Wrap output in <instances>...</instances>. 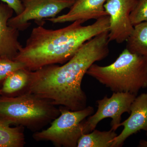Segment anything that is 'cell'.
<instances>
[{
  "instance_id": "8992f818",
  "label": "cell",
  "mask_w": 147,
  "mask_h": 147,
  "mask_svg": "<svg viewBox=\"0 0 147 147\" xmlns=\"http://www.w3.org/2000/svg\"><path fill=\"white\" fill-rule=\"evenodd\" d=\"M137 96L129 92H113L110 98L105 96L97 100V111L82 122L83 134L91 132L100 121L107 118L112 119L111 129L116 131L120 127L122 115L125 113L130 114L131 103Z\"/></svg>"
},
{
  "instance_id": "7a4b0ae2",
  "label": "cell",
  "mask_w": 147,
  "mask_h": 147,
  "mask_svg": "<svg viewBox=\"0 0 147 147\" xmlns=\"http://www.w3.org/2000/svg\"><path fill=\"white\" fill-rule=\"evenodd\" d=\"M109 16H106L87 26L76 21L57 30L35 27L14 60L23 63L25 68L30 71L46 65L65 63L84 43L109 31Z\"/></svg>"
},
{
  "instance_id": "9c48e42d",
  "label": "cell",
  "mask_w": 147,
  "mask_h": 147,
  "mask_svg": "<svg viewBox=\"0 0 147 147\" xmlns=\"http://www.w3.org/2000/svg\"><path fill=\"white\" fill-rule=\"evenodd\" d=\"M130 116L120 124L123 130L113 140L112 147L122 146L129 137L144 130L147 132V93L136 96L131 103Z\"/></svg>"
},
{
  "instance_id": "52a82bcc",
  "label": "cell",
  "mask_w": 147,
  "mask_h": 147,
  "mask_svg": "<svg viewBox=\"0 0 147 147\" xmlns=\"http://www.w3.org/2000/svg\"><path fill=\"white\" fill-rule=\"evenodd\" d=\"M24 7L20 14L9 20V26L20 31L28 28L29 21H37L56 17L62 11L70 8L74 1L69 0H21Z\"/></svg>"
},
{
  "instance_id": "30bf717a",
  "label": "cell",
  "mask_w": 147,
  "mask_h": 147,
  "mask_svg": "<svg viewBox=\"0 0 147 147\" xmlns=\"http://www.w3.org/2000/svg\"><path fill=\"white\" fill-rule=\"evenodd\" d=\"M107 0H74L67 13L57 17L47 18L53 24H62L76 21L83 23L91 19L96 20L108 16L104 8Z\"/></svg>"
},
{
  "instance_id": "9a60e30c",
  "label": "cell",
  "mask_w": 147,
  "mask_h": 147,
  "mask_svg": "<svg viewBox=\"0 0 147 147\" xmlns=\"http://www.w3.org/2000/svg\"><path fill=\"white\" fill-rule=\"evenodd\" d=\"M30 71L23 68L11 74L4 80L2 93L11 94L22 90H26L30 82Z\"/></svg>"
},
{
  "instance_id": "d6986e66",
  "label": "cell",
  "mask_w": 147,
  "mask_h": 147,
  "mask_svg": "<svg viewBox=\"0 0 147 147\" xmlns=\"http://www.w3.org/2000/svg\"><path fill=\"white\" fill-rule=\"evenodd\" d=\"M139 147H147V141L145 140H141L139 142Z\"/></svg>"
},
{
  "instance_id": "5bb4252c",
  "label": "cell",
  "mask_w": 147,
  "mask_h": 147,
  "mask_svg": "<svg viewBox=\"0 0 147 147\" xmlns=\"http://www.w3.org/2000/svg\"><path fill=\"white\" fill-rule=\"evenodd\" d=\"M117 134L115 131H100L94 129L90 133L83 134L79 138L78 147H112L113 140Z\"/></svg>"
},
{
  "instance_id": "3957f363",
  "label": "cell",
  "mask_w": 147,
  "mask_h": 147,
  "mask_svg": "<svg viewBox=\"0 0 147 147\" xmlns=\"http://www.w3.org/2000/svg\"><path fill=\"white\" fill-rule=\"evenodd\" d=\"M86 74L113 92L137 96L140 90L147 88V60L125 48L113 63L105 66L94 63Z\"/></svg>"
},
{
  "instance_id": "7c38bea8",
  "label": "cell",
  "mask_w": 147,
  "mask_h": 147,
  "mask_svg": "<svg viewBox=\"0 0 147 147\" xmlns=\"http://www.w3.org/2000/svg\"><path fill=\"white\" fill-rule=\"evenodd\" d=\"M126 49L147 60V22L134 26L133 31L126 40Z\"/></svg>"
},
{
  "instance_id": "ffe728a7",
  "label": "cell",
  "mask_w": 147,
  "mask_h": 147,
  "mask_svg": "<svg viewBox=\"0 0 147 147\" xmlns=\"http://www.w3.org/2000/svg\"><path fill=\"white\" fill-rule=\"evenodd\" d=\"M2 94V93L1 90L0 89V97H1V95Z\"/></svg>"
},
{
  "instance_id": "8fae6325",
  "label": "cell",
  "mask_w": 147,
  "mask_h": 147,
  "mask_svg": "<svg viewBox=\"0 0 147 147\" xmlns=\"http://www.w3.org/2000/svg\"><path fill=\"white\" fill-rule=\"evenodd\" d=\"M14 11L6 4L0 3V58L14 60L23 46L18 41L19 31L9 26Z\"/></svg>"
},
{
  "instance_id": "5b68a950",
  "label": "cell",
  "mask_w": 147,
  "mask_h": 147,
  "mask_svg": "<svg viewBox=\"0 0 147 147\" xmlns=\"http://www.w3.org/2000/svg\"><path fill=\"white\" fill-rule=\"evenodd\" d=\"M60 109V115L51 122L48 128L37 131L33 137L37 142H52L58 147H76L83 134L82 122L93 114L94 109L88 106L83 110L71 111L67 108Z\"/></svg>"
},
{
  "instance_id": "ac0fdd59",
  "label": "cell",
  "mask_w": 147,
  "mask_h": 147,
  "mask_svg": "<svg viewBox=\"0 0 147 147\" xmlns=\"http://www.w3.org/2000/svg\"><path fill=\"white\" fill-rule=\"evenodd\" d=\"M12 9L16 15L20 14L23 11L24 7L21 0H1Z\"/></svg>"
},
{
  "instance_id": "ba28073f",
  "label": "cell",
  "mask_w": 147,
  "mask_h": 147,
  "mask_svg": "<svg viewBox=\"0 0 147 147\" xmlns=\"http://www.w3.org/2000/svg\"><path fill=\"white\" fill-rule=\"evenodd\" d=\"M138 0H107L104 4L109 17L108 38L119 44L126 41L133 31L130 15Z\"/></svg>"
},
{
  "instance_id": "2e32d148",
  "label": "cell",
  "mask_w": 147,
  "mask_h": 147,
  "mask_svg": "<svg viewBox=\"0 0 147 147\" xmlns=\"http://www.w3.org/2000/svg\"><path fill=\"white\" fill-rule=\"evenodd\" d=\"M25 68L24 63L8 58H0V81L5 79L14 71Z\"/></svg>"
},
{
  "instance_id": "6da1fadb",
  "label": "cell",
  "mask_w": 147,
  "mask_h": 147,
  "mask_svg": "<svg viewBox=\"0 0 147 147\" xmlns=\"http://www.w3.org/2000/svg\"><path fill=\"white\" fill-rule=\"evenodd\" d=\"M108 33L109 31L103 32L84 43L63 65H50L30 71L25 92L71 111L86 108L87 98L82 80L92 65L109 55Z\"/></svg>"
},
{
  "instance_id": "4fadbf2b",
  "label": "cell",
  "mask_w": 147,
  "mask_h": 147,
  "mask_svg": "<svg viewBox=\"0 0 147 147\" xmlns=\"http://www.w3.org/2000/svg\"><path fill=\"white\" fill-rule=\"evenodd\" d=\"M7 121L0 119V147H23L25 142L23 127H11Z\"/></svg>"
},
{
  "instance_id": "277c9868",
  "label": "cell",
  "mask_w": 147,
  "mask_h": 147,
  "mask_svg": "<svg viewBox=\"0 0 147 147\" xmlns=\"http://www.w3.org/2000/svg\"><path fill=\"white\" fill-rule=\"evenodd\" d=\"M60 115V109L50 101L28 92L0 97V119L33 131L42 128Z\"/></svg>"
},
{
  "instance_id": "e0dca14e",
  "label": "cell",
  "mask_w": 147,
  "mask_h": 147,
  "mask_svg": "<svg viewBox=\"0 0 147 147\" xmlns=\"http://www.w3.org/2000/svg\"><path fill=\"white\" fill-rule=\"evenodd\" d=\"M130 18L134 26L142 22H147V0H138L130 13Z\"/></svg>"
},
{
  "instance_id": "44dd1931",
  "label": "cell",
  "mask_w": 147,
  "mask_h": 147,
  "mask_svg": "<svg viewBox=\"0 0 147 147\" xmlns=\"http://www.w3.org/2000/svg\"><path fill=\"white\" fill-rule=\"evenodd\" d=\"M69 1H74V0H69Z\"/></svg>"
}]
</instances>
